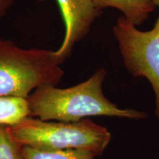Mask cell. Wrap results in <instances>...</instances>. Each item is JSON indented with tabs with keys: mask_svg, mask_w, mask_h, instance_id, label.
I'll return each mask as SVG.
<instances>
[{
	"mask_svg": "<svg viewBox=\"0 0 159 159\" xmlns=\"http://www.w3.org/2000/svg\"><path fill=\"white\" fill-rule=\"evenodd\" d=\"M105 75L106 71L99 69L85 82L70 88L43 85L35 89L27 97L30 117L65 122H77L94 116L146 118L148 115L144 112L121 109L105 97L102 83Z\"/></svg>",
	"mask_w": 159,
	"mask_h": 159,
	"instance_id": "cell-1",
	"label": "cell"
},
{
	"mask_svg": "<svg viewBox=\"0 0 159 159\" xmlns=\"http://www.w3.org/2000/svg\"><path fill=\"white\" fill-rule=\"evenodd\" d=\"M13 141L21 146L47 150H77L95 156L102 154L111 141L108 129L89 118L73 122H49L27 117L13 126H7Z\"/></svg>",
	"mask_w": 159,
	"mask_h": 159,
	"instance_id": "cell-2",
	"label": "cell"
},
{
	"mask_svg": "<svg viewBox=\"0 0 159 159\" xmlns=\"http://www.w3.org/2000/svg\"><path fill=\"white\" fill-rule=\"evenodd\" d=\"M54 51L25 49L0 38V97L27 98L43 85L59 84L64 75Z\"/></svg>",
	"mask_w": 159,
	"mask_h": 159,
	"instance_id": "cell-3",
	"label": "cell"
},
{
	"mask_svg": "<svg viewBox=\"0 0 159 159\" xmlns=\"http://www.w3.org/2000/svg\"><path fill=\"white\" fill-rule=\"evenodd\" d=\"M113 32L127 69L135 77H146L152 85L159 119V16L153 27L145 32L122 16Z\"/></svg>",
	"mask_w": 159,
	"mask_h": 159,
	"instance_id": "cell-4",
	"label": "cell"
},
{
	"mask_svg": "<svg viewBox=\"0 0 159 159\" xmlns=\"http://www.w3.org/2000/svg\"><path fill=\"white\" fill-rule=\"evenodd\" d=\"M66 26L63 41L55 55L60 64L71 54L75 43L89 33L94 20L100 15L93 0H57Z\"/></svg>",
	"mask_w": 159,
	"mask_h": 159,
	"instance_id": "cell-5",
	"label": "cell"
},
{
	"mask_svg": "<svg viewBox=\"0 0 159 159\" xmlns=\"http://www.w3.org/2000/svg\"><path fill=\"white\" fill-rule=\"evenodd\" d=\"M93 2L100 11L105 7L119 10L125 19L136 26L142 25L156 9L152 0H93Z\"/></svg>",
	"mask_w": 159,
	"mask_h": 159,
	"instance_id": "cell-6",
	"label": "cell"
},
{
	"mask_svg": "<svg viewBox=\"0 0 159 159\" xmlns=\"http://www.w3.org/2000/svg\"><path fill=\"white\" fill-rule=\"evenodd\" d=\"M27 98L22 97H0V125L13 126L30 117Z\"/></svg>",
	"mask_w": 159,
	"mask_h": 159,
	"instance_id": "cell-7",
	"label": "cell"
},
{
	"mask_svg": "<svg viewBox=\"0 0 159 159\" xmlns=\"http://www.w3.org/2000/svg\"><path fill=\"white\" fill-rule=\"evenodd\" d=\"M23 159H96L90 152L77 150H47L21 146Z\"/></svg>",
	"mask_w": 159,
	"mask_h": 159,
	"instance_id": "cell-8",
	"label": "cell"
},
{
	"mask_svg": "<svg viewBox=\"0 0 159 159\" xmlns=\"http://www.w3.org/2000/svg\"><path fill=\"white\" fill-rule=\"evenodd\" d=\"M0 159H23L21 145L11 139L7 126L0 125Z\"/></svg>",
	"mask_w": 159,
	"mask_h": 159,
	"instance_id": "cell-9",
	"label": "cell"
},
{
	"mask_svg": "<svg viewBox=\"0 0 159 159\" xmlns=\"http://www.w3.org/2000/svg\"><path fill=\"white\" fill-rule=\"evenodd\" d=\"M13 0H0V18L5 14L7 10L11 7Z\"/></svg>",
	"mask_w": 159,
	"mask_h": 159,
	"instance_id": "cell-10",
	"label": "cell"
},
{
	"mask_svg": "<svg viewBox=\"0 0 159 159\" xmlns=\"http://www.w3.org/2000/svg\"><path fill=\"white\" fill-rule=\"evenodd\" d=\"M152 1H153V2L155 5H156V6H158L159 7V0H152Z\"/></svg>",
	"mask_w": 159,
	"mask_h": 159,
	"instance_id": "cell-11",
	"label": "cell"
},
{
	"mask_svg": "<svg viewBox=\"0 0 159 159\" xmlns=\"http://www.w3.org/2000/svg\"><path fill=\"white\" fill-rule=\"evenodd\" d=\"M37 1H39V2H43V1H44V0H37Z\"/></svg>",
	"mask_w": 159,
	"mask_h": 159,
	"instance_id": "cell-12",
	"label": "cell"
}]
</instances>
